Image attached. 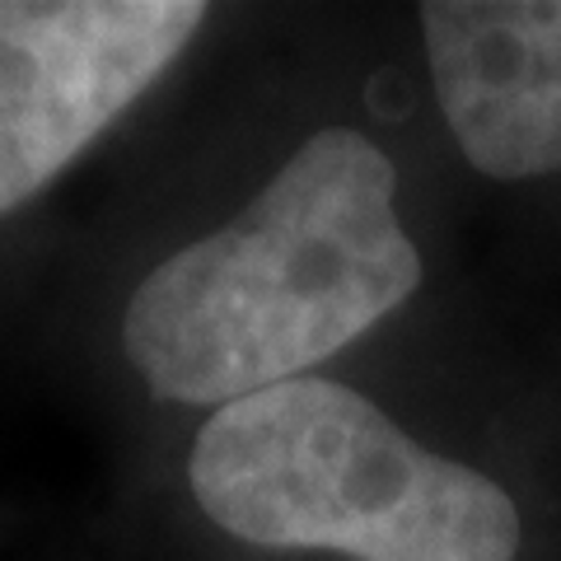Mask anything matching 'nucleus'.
Masks as SVG:
<instances>
[{"instance_id":"1","label":"nucleus","mask_w":561,"mask_h":561,"mask_svg":"<svg viewBox=\"0 0 561 561\" xmlns=\"http://www.w3.org/2000/svg\"><path fill=\"white\" fill-rule=\"evenodd\" d=\"M234 187L122 295L117 356L192 421L305 375L365 370L440 290L435 140L398 51L272 80Z\"/></svg>"},{"instance_id":"2","label":"nucleus","mask_w":561,"mask_h":561,"mask_svg":"<svg viewBox=\"0 0 561 561\" xmlns=\"http://www.w3.org/2000/svg\"><path fill=\"white\" fill-rule=\"evenodd\" d=\"M187 505L253 561H561V486L501 431L431 421L365 370L187 426Z\"/></svg>"},{"instance_id":"3","label":"nucleus","mask_w":561,"mask_h":561,"mask_svg":"<svg viewBox=\"0 0 561 561\" xmlns=\"http://www.w3.org/2000/svg\"><path fill=\"white\" fill-rule=\"evenodd\" d=\"M220 20L206 0H0V220L61 183Z\"/></svg>"},{"instance_id":"4","label":"nucleus","mask_w":561,"mask_h":561,"mask_svg":"<svg viewBox=\"0 0 561 561\" xmlns=\"http://www.w3.org/2000/svg\"><path fill=\"white\" fill-rule=\"evenodd\" d=\"M398 61L440 164L486 192H561V0H426Z\"/></svg>"},{"instance_id":"5","label":"nucleus","mask_w":561,"mask_h":561,"mask_svg":"<svg viewBox=\"0 0 561 561\" xmlns=\"http://www.w3.org/2000/svg\"><path fill=\"white\" fill-rule=\"evenodd\" d=\"M249 561H253V557H249Z\"/></svg>"}]
</instances>
